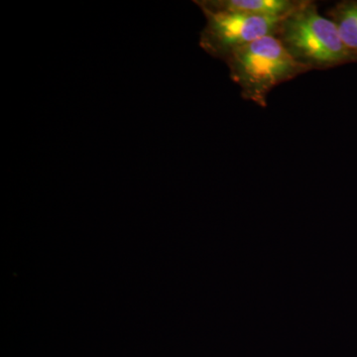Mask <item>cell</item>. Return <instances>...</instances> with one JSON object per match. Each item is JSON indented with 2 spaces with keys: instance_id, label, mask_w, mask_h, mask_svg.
Masks as SVG:
<instances>
[{
  "instance_id": "3957f363",
  "label": "cell",
  "mask_w": 357,
  "mask_h": 357,
  "mask_svg": "<svg viewBox=\"0 0 357 357\" xmlns=\"http://www.w3.org/2000/svg\"><path fill=\"white\" fill-rule=\"evenodd\" d=\"M206 24L201 34L202 48L213 57L227 61L238 49L263 37L276 36L285 17H265L202 9Z\"/></svg>"
},
{
  "instance_id": "6da1fadb",
  "label": "cell",
  "mask_w": 357,
  "mask_h": 357,
  "mask_svg": "<svg viewBox=\"0 0 357 357\" xmlns=\"http://www.w3.org/2000/svg\"><path fill=\"white\" fill-rule=\"evenodd\" d=\"M276 36L289 54L310 70L354 62L337 25L319 14L314 1L304 0L286 16Z\"/></svg>"
},
{
  "instance_id": "277c9868",
  "label": "cell",
  "mask_w": 357,
  "mask_h": 357,
  "mask_svg": "<svg viewBox=\"0 0 357 357\" xmlns=\"http://www.w3.org/2000/svg\"><path fill=\"white\" fill-rule=\"evenodd\" d=\"M304 0H204L197 1L202 9L227 11L265 17H286Z\"/></svg>"
},
{
  "instance_id": "7a4b0ae2",
  "label": "cell",
  "mask_w": 357,
  "mask_h": 357,
  "mask_svg": "<svg viewBox=\"0 0 357 357\" xmlns=\"http://www.w3.org/2000/svg\"><path fill=\"white\" fill-rule=\"evenodd\" d=\"M225 63L243 98L262 109L267 107L268 96L275 86L310 70L289 54L275 35L238 49Z\"/></svg>"
},
{
  "instance_id": "5b68a950",
  "label": "cell",
  "mask_w": 357,
  "mask_h": 357,
  "mask_svg": "<svg viewBox=\"0 0 357 357\" xmlns=\"http://www.w3.org/2000/svg\"><path fill=\"white\" fill-rule=\"evenodd\" d=\"M326 15L337 25L345 47L357 61V1L340 2Z\"/></svg>"
}]
</instances>
